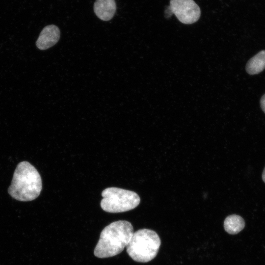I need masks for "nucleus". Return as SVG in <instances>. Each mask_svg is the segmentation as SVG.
<instances>
[{
	"label": "nucleus",
	"mask_w": 265,
	"mask_h": 265,
	"mask_svg": "<svg viewBox=\"0 0 265 265\" xmlns=\"http://www.w3.org/2000/svg\"><path fill=\"white\" fill-rule=\"evenodd\" d=\"M133 234L132 224L127 221L113 222L101 232L94 254L100 258L116 256L127 246Z\"/></svg>",
	"instance_id": "1"
},
{
	"label": "nucleus",
	"mask_w": 265,
	"mask_h": 265,
	"mask_svg": "<svg viewBox=\"0 0 265 265\" xmlns=\"http://www.w3.org/2000/svg\"><path fill=\"white\" fill-rule=\"evenodd\" d=\"M42 188V180L38 171L30 163L24 161L17 165L8 192L17 200L30 201L38 197Z\"/></svg>",
	"instance_id": "2"
},
{
	"label": "nucleus",
	"mask_w": 265,
	"mask_h": 265,
	"mask_svg": "<svg viewBox=\"0 0 265 265\" xmlns=\"http://www.w3.org/2000/svg\"><path fill=\"white\" fill-rule=\"evenodd\" d=\"M161 241L154 231L142 229L133 233L127 245V252L134 261L147 263L157 255Z\"/></svg>",
	"instance_id": "3"
},
{
	"label": "nucleus",
	"mask_w": 265,
	"mask_h": 265,
	"mask_svg": "<svg viewBox=\"0 0 265 265\" xmlns=\"http://www.w3.org/2000/svg\"><path fill=\"white\" fill-rule=\"evenodd\" d=\"M102 196L103 197L100 204L102 209L110 213L130 211L136 208L140 201L136 192L115 187L105 189Z\"/></svg>",
	"instance_id": "4"
},
{
	"label": "nucleus",
	"mask_w": 265,
	"mask_h": 265,
	"mask_svg": "<svg viewBox=\"0 0 265 265\" xmlns=\"http://www.w3.org/2000/svg\"><path fill=\"white\" fill-rule=\"evenodd\" d=\"M170 6L173 13L183 24H193L200 17V9L193 0H170Z\"/></svg>",
	"instance_id": "5"
},
{
	"label": "nucleus",
	"mask_w": 265,
	"mask_h": 265,
	"mask_svg": "<svg viewBox=\"0 0 265 265\" xmlns=\"http://www.w3.org/2000/svg\"><path fill=\"white\" fill-rule=\"evenodd\" d=\"M59 38L60 30L58 27L55 25H49L43 29L36 44L40 50H46L55 45Z\"/></svg>",
	"instance_id": "6"
},
{
	"label": "nucleus",
	"mask_w": 265,
	"mask_h": 265,
	"mask_svg": "<svg viewBox=\"0 0 265 265\" xmlns=\"http://www.w3.org/2000/svg\"><path fill=\"white\" fill-rule=\"evenodd\" d=\"M116 9L114 0H96L94 4V11L96 15L99 19L105 21L112 19Z\"/></svg>",
	"instance_id": "7"
},
{
	"label": "nucleus",
	"mask_w": 265,
	"mask_h": 265,
	"mask_svg": "<svg viewBox=\"0 0 265 265\" xmlns=\"http://www.w3.org/2000/svg\"><path fill=\"white\" fill-rule=\"evenodd\" d=\"M265 69V50H262L251 58L246 65V71L250 75L260 73Z\"/></svg>",
	"instance_id": "8"
},
{
	"label": "nucleus",
	"mask_w": 265,
	"mask_h": 265,
	"mask_svg": "<svg viewBox=\"0 0 265 265\" xmlns=\"http://www.w3.org/2000/svg\"><path fill=\"white\" fill-rule=\"evenodd\" d=\"M245 226L244 219L239 215L232 214L227 216L224 222L225 230L230 234H237Z\"/></svg>",
	"instance_id": "9"
},
{
	"label": "nucleus",
	"mask_w": 265,
	"mask_h": 265,
	"mask_svg": "<svg viewBox=\"0 0 265 265\" xmlns=\"http://www.w3.org/2000/svg\"><path fill=\"white\" fill-rule=\"evenodd\" d=\"M261 107L265 113V94L262 97L260 100Z\"/></svg>",
	"instance_id": "10"
},
{
	"label": "nucleus",
	"mask_w": 265,
	"mask_h": 265,
	"mask_svg": "<svg viewBox=\"0 0 265 265\" xmlns=\"http://www.w3.org/2000/svg\"><path fill=\"white\" fill-rule=\"evenodd\" d=\"M165 14L167 18L170 17L173 14L170 5L166 8Z\"/></svg>",
	"instance_id": "11"
},
{
	"label": "nucleus",
	"mask_w": 265,
	"mask_h": 265,
	"mask_svg": "<svg viewBox=\"0 0 265 265\" xmlns=\"http://www.w3.org/2000/svg\"><path fill=\"white\" fill-rule=\"evenodd\" d=\"M262 179L263 181L265 183V167L263 170L262 174Z\"/></svg>",
	"instance_id": "12"
}]
</instances>
